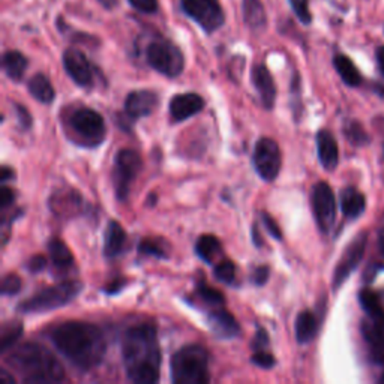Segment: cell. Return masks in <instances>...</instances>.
Returning <instances> with one entry per match:
<instances>
[{
    "mask_svg": "<svg viewBox=\"0 0 384 384\" xmlns=\"http://www.w3.org/2000/svg\"><path fill=\"white\" fill-rule=\"evenodd\" d=\"M50 339L69 363L81 371H90L102 362L107 342L102 330L85 321H66L50 332Z\"/></svg>",
    "mask_w": 384,
    "mask_h": 384,
    "instance_id": "1",
    "label": "cell"
},
{
    "mask_svg": "<svg viewBox=\"0 0 384 384\" xmlns=\"http://www.w3.org/2000/svg\"><path fill=\"white\" fill-rule=\"evenodd\" d=\"M122 359L127 376L132 383H158L161 350L157 329L152 325H137L125 332L122 336Z\"/></svg>",
    "mask_w": 384,
    "mask_h": 384,
    "instance_id": "2",
    "label": "cell"
},
{
    "mask_svg": "<svg viewBox=\"0 0 384 384\" xmlns=\"http://www.w3.org/2000/svg\"><path fill=\"white\" fill-rule=\"evenodd\" d=\"M6 363L27 384H51L65 380L64 367L53 353L35 342H24L14 348Z\"/></svg>",
    "mask_w": 384,
    "mask_h": 384,
    "instance_id": "3",
    "label": "cell"
},
{
    "mask_svg": "<svg viewBox=\"0 0 384 384\" xmlns=\"http://www.w3.org/2000/svg\"><path fill=\"white\" fill-rule=\"evenodd\" d=\"M170 369L176 384L209 383V353L199 344L185 346L173 355Z\"/></svg>",
    "mask_w": 384,
    "mask_h": 384,
    "instance_id": "4",
    "label": "cell"
},
{
    "mask_svg": "<svg viewBox=\"0 0 384 384\" xmlns=\"http://www.w3.org/2000/svg\"><path fill=\"white\" fill-rule=\"evenodd\" d=\"M83 288L85 285L80 281H65L53 287H47L20 304L17 311L22 314H43L64 308L83 292Z\"/></svg>",
    "mask_w": 384,
    "mask_h": 384,
    "instance_id": "5",
    "label": "cell"
},
{
    "mask_svg": "<svg viewBox=\"0 0 384 384\" xmlns=\"http://www.w3.org/2000/svg\"><path fill=\"white\" fill-rule=\"evenodd\" d=\"M148 64L159 74L176 78L183 72L185 59L182 51L169 41H155L146 50Z\"/></svg>",
    "mask_w": 384,
    "mask_h": 384,
    "instance_id": "6",
    "label": "cell"
},
{
    "mask_svg": "<svg viewBox=\"0 0 384 384\" xmlns=\"http://www.w3.org/2000/svg\"><path fill=\"white\" fill-rule=\"evenodd\" d=\"M141 158L136 150L122 149L118 152L116 158H114L113 180L114 190H116V195L120 201L128 199L131 185L141 171Z\"/></svg>",
    "mask_w": 384,
    "mask_h": 384,
    "instance_id": "7",
    "label": "cell"
},
{
    "mask_svg": "<svg viewBox=\"0 0 384 384\" xmlns=\"http://www.w3.org/2000/svg\"><path fill=\"white\" fill-rule=\"evenodd\" d=\"M253 164L257 174L264 182H273L283 165V155L278 143L269 137L258 140L253 153Z\"/></svg>",
    "mask_w": 384,
    "mask_h": 384,
    "instance_id": "8",
    "label": "cell"
},
{
    "mask_svg": "<svg viewBox=\"0 0 384 384\" xmlns=\"http://www.w3.org/2000/svg\"><path fill=\"white\" fill-rule=\"evenodd\" d=\"M69 125L76 136L85 143L98 144L106 138V122L101 114L92 108H78L71 114Z\"/></svg>",
    "mask_w": 384,
    "mask_h": 384,
    "instance_id": "9",
    "label": "cell"
},
{
    "mask_svg": "<svg viewBox=\"0 0 384 384\" xmlns=\"http://www.w3.org/2000/svg\"><path fill=\"white\" fill-rule=\"evenodd\" d=\"M182 8L207 34L224 24V13L218 0H182Z\"/></svg>",
    "mask_w": 384,
    "mask_h": 384,
    "instance_id": "10",
    "label": "cell"
},
{
    "mask_svg": "<svg viewBox=\"0 0 384 384\" xmlns=\"http://www.w3.org/2000/svg\"><path fill=\"white\" fill-rule=\"evenodd\" d=\"M311 204L318 228L323 233H329L335 224L336 218V200L335 194L326 182H318L314 185L311 192Z\"/></svg>",
    "mask_w": 384,
    "mask_h": 384,
    "instance_id": "11",
    "label": "cell"
},
{
    "mask_svg": "<svg viewBox=\"0 0 384 384\" xmlns=\"http://www.w3.org/2000/svg\"><path fill=\"white\" fill-rule=\"evenodd\" d=\"M365 248H367V234H360L346 249V253L341 257V260L334 273L335 290H338L342 284H344L347 281V278L353 273V271L359 266V263L363 258V254H365Z\"/></svg>",
    "mask_w": 384,
    "mask_h": 384,
    "instance_id": "12",
    "label": "cell"
},
{
    "mask_svg": "<svg viewBox=\"0 0 384 384\" xmlns=\"http://www.w3.org/2000/svg\"><path fill=\"white\" fill-rule=\"evenodd\" d=\"M64 68L68 76L76 81V85L81 87H89L93 83V69L87 57L81 53L80 50L68 48L64 57Z\"/></svg>",
    "mask_w": 384,
    "mask_h": 384,
    "instance_id": "13",
    "label": "cell"
},
{
    "mask_svg": "<svg viewBox=\"0 0 384 384\" xmlns=\"http://www.w3.org/2000/svg\"><path fill=\"white\" fill-rule=\"evenodd\" d=\"M158 95L152 90H134L125 101V113L132 120L150 116L158 107Z\"/></svg>",
    "mask_w": 384,
    "mask_h": 384,
    "instance_id": "14",
    "label": "cell"
},
{
    "mask_svg": "<svg viewBox=\"0 0 384 384\" xmlns=\"http://www.w3.org/2000/svg\"><path fill=\"white\" fill-rule=\"evenodd\" d=\"M207 326L212 334L220 339H233L241 334V326L232 313H228L222 306L213 308L207 314Z\"/></svg>",
    "mask_w": 384,
    "mask_h": 384,
    "instance_id": "15",
    "label": "cell"
},
{
    "mask_svg": "<svg viewBox=\"0 0 384 384\" xmlns=\"http://www.w3.org/2000/svg\"><path fill=\"white\" fill-rule=\"evenodd\" d=\"M204 108V101L197 93H180L170 101V116L174 122H183Z\"/></svg>",
    "mask_w": 384,
    "mask_h": 384,
    "instance_id": "16",
    "label": "cell"
},
{
    "mask_svg": "<svg viewBox=\"0 0 384 384\" xmlns=\"http://www.w3.org/2000/svg\"><path fill=\"white\" fill-rule=\"evenodd\" d=\"M253 85L260 95V99L266 110H272L276 99V86L271 72L264 65H255L253 68Z\"/></svg>",
    "mask_w": 384,
    "mask_h": 384,
    "instance_id": "17",
    "label": "cell"
},
{
    "mask_svg": "<svg viewBox=\"0 0 384 384\" xmlns=\"http://www.w3.org/2000/svg\"><path fill=\"white\" fill-rule=\"evenodd\" d=\"M362 334L371 347L372 359L377 363L384 362V318H369L362 325Z\"/></svg>",
    "mask_w": 384,
    "mask_h": 384,
    "instance_id": "18",
    "label": "cell"
},
{
    "mask_svg": "<svg viewBox=\"0 0 384 384\" xmlns=\"http://www.w3.org/2000/svg\"><path fill=\"white\" fill-rule=\"evenodd\" d=\"M317 152L321 165L329 171L335 170L339 161V150L335 137L326 129L317 134Z\"/></svg>",
    "mask_w": 384,
    "mask_h": 384,
    "instance_id": "19",
    "label": "cell"
},
{
    "mask_svg": "<svg viewBox=\"0 0 384 384\" xmlns=\"http://www.w3.org/2000/svg\"><path fill=\"white\" fill-rule=\"evenodd\" d=\"M125 243H127V233L123 227L118 221H110L104 234V254L110 258L118 257L123 251Z\"/></svg>",
    "mask_w": 384,
    "mask_h": 384,
    "instance_id": "20",
    "label": "cell"
},
{
    "mask_svg": "<svg viewBox=\"0 0 384 384\" xmlns=\"http://www.w3.org/2000/svg\"><path fill=\"white\" fill-rule=\"evenodd\" d=\"M50 207L59 216H72L81 209V197L76 191H60L50 199Z\"/></svg>",
    "mask_w": 384,
    "mask_h": 384,
    "instance_id": "21",
    "label": "cell"
},
{
    "mask_svg": "<svg viewBox=\"0 0 384 384\" xmlns=\"http://www.w3.org/2000/svg\"><path fill=\"white\" fill-rule=\"evenodd\" d=\"M195 253L207 264H215L222 257V245L213 234H203L195 242Z\"/></svg>",
    "mask_w": 384,
    "mask_h": 384,
    "instance_id": "22",
    "label": "cell"
},
{
    "mask_svg": "<svg viewBox=\"0 0 384 384\" xmlns=\"http://www.w3.org/2000/svg\"><path fill=\"white\" fill-rule=\"evenodd\" d=\"M296 339L299 344H308L313 341L318 332V320L311 311H302L296 318Z\"/></svg>",
    "mask_w": 384,
    "mask_h": 384,
    "instance_id": "23",
    "label": "cell"
},
{
    "mask_svg": "<svg viewBox=\"0 0 384 384\" xmlns=\"http://www.w3.org/2000/svg\"><path fill=\"white\" fill-rule=\"evenodd\" d=\"M27 89L36 101L41 104H51L55 101L56 92L51 81L44 74H36L27 81Z\"/></svg>",
    "mask_w": 384,
    "mask_h": 384,
    "instance_id": "24",
    "label": "cell"
},
{
    "mask_svg": "<svg viewBox=\"0 0 384 384\" xmlns=\"http://www.w3.org/2000/svg\"><path fill=\"white\" fill-rule=\"evenodd\" d=\"M367 200L363 194L355 188H347L341 194V209L347 218H359L365 212Z\"/></svg>",
    "mask_w": 384,
    "mask_h": 384,
    "instance_id": "25",
    "label": "cell"
},
{
    "mask_svg": "<svg viewBox=\"0 0 384 384\" xmlns=\"http://www.w3.org/2000/svg\"><path fill=\"white\" fill-rule=\"evenodd\" d=\"M243 18L248 27L260 30L266 26L267 17L262 0H243Z\"/></svg>",
    "mask_w": 384,
    "mask_h": 384,
    "instance_id": "26",
    "label": "cell"
},
{
    "mask_svg": "<svg viewBox=\"0 0 384 384\" xmlns=\"http://www.w3.org/2000/svg\"><path fill=\"white\" fill-rule=\"evenodd\" d=\"M2 65L9 78L20 81L27 69V59L20 51H6L2 59Z\"/></svg>",
    "mask_w": 384,
    "mask_h": 384,
    "instance_id": "27",
    "label": "cell"
},
{
    "mask_svg": "<svg viewBox=\"0 0 384 384\" xmlns=\"http://www.w3.org/2000/svg\"><path fill=\"white\" fill-rule=\"evenodd\" d=\"M334 65H335V69L338 71L339 77L342 78V81H344L347 86L356 87V86L360 85V81H362L360 72L347 56H344V55L335 56Z\"/></svg>",
    "mask_w": 384,
    "mask_h": 384,
    "instance_id": "28",
    "label": "cell"
},
{
    "mask_svg": "<svg viewBox=\"0 0 384 384\" xmlns=\"http://www.w3.org/2000/svg\"><path fill=\"white\" fill-rule=\"evenodd\" d=\"M48 253L51 263H53L57 269H68L74 263V257H72L69 248L65 245L64 241L60 239H53L48 243Z\"/></svg>",
    "mask_w": 384,
    "mask_h": 384,
    "instance_id": "29",
    "label": "cell"
},
{
    "mask_svg": "<svg viewBox=\"0 0 384 384\" xmlns=\"http://www.w3.org/2000/svg\"><path fill=\"white\" fill-rule=\"evenodd\" d=\"M23 335V325L20 321H8L0 330V353L11 350Z\"/></svg>",
    "mask_w": 384,
    "mask_h": 384,
    "instance_id": "30",
    "label": "cell"
},
{
    "mask_svg": "<svg viewBox=\"0 0 384 384\" xmlns=\"http://www.w3.org/2000/svg\"><path fill=\"white\" fill-rule=\"evenodd\" d=\"M359 302L362 308L365 309V313L369 315V318H374V320L384 318V309L380 304L378 296L376 293H372L371 290H362L359 294Z\"/></svg>",
    "mask_w": 384,
    "mask_h": 384,
    "instance_id": "31",
    "label": "cell"
},
{
    "mask_svg": "<svg viewBox=\"0 0 384 384\" xmlns=\"http://www.w3.org/2000/svg\"><path fill=\"white\" fill-rule=\"evenodd\" d=\"M197 294H199L201 302H204V305H207V306L221 308L225 304V297L220 292V290H215L206 281H200L199 284H197Z\"/></svg>",
    "mask_w": 384,
    "mask_h": 384,
    "instance_id": "32",
    "label": "cell"
},
{
    "mask_svg": "<svg viewBox=\"0 0 384 384\" xmlns=\"http://www.w3.org/2000/svg\"><path fill=\"white\" fill-rule=\"evenodd\" d=\"M138 253L159 258V260L169 258V248L161 239H143L138 245Z\"/></svg>",
    "mask_w": 384,
    "mask_h": 384,
    "instance_id": "33",
    "label": "cell"
},
{
    "mask_svg": "<svg viewBox=\"0 0 384 384\" xmlns=\"http://www.w3.org/2000/svg\"><path fill=\"white\" fill-rule=\"evenodd\" d=\"M213 273L218 281H221L222 284H233L236 278V266L230 260L220 262L216 264Z\"/></svg>",
    "mask_w": 384,
    "mask_h": 384,
    "instance_id": "34",
    "label": "cell"
},
{
    "mask_svg": "<svg viewBox=\"0 0 384 384\" xmlns=\"http://www.w3.org/2000/svg\"><path fill=\"white\" fill-rule=\"evenodd\" d=\"M22 292V279L15 273H9L2 279V294L15 296Z\"/></svg>",
    "mask_w": 384,
    "mask_h": 384,
    "instance_id": "35",
    "label": "cell"
},
{
    "mask_svg": "<svg viewBox=\"0 0 384 384\" xmlns=\"http://www.w3.org/2000/svg\"><path fill=\"white\" fill-rule=\"evenodd\" d=\"M290 3H292L293 11L300 22L304 24H309L311 20H313V15L309 13V0H290Z\"/></svg>",
    "mask_w": 384,
    "mask_h": 384,
    "instance_id": "36",
    "label": "cell"
},
{
    "mask_svg": "<svg viewBox=\"0 0 384 384\" xmlns=\"http://www.w3.org/2000/svg\"><path fill=\"white\" fill-rule=\"evenodd\" d=\"M251 362L254 363L255 367L263 368V369H272L275 367V363H276L272 353H269L266 350L255 351L253 355V357H251Z\"/></svg>",
    "mask_w": 384,
    "mask_h": 384,
    "instance_id": "37",
    "label": "cell"
},
{
    "mask_svg": "<svg viewBox=\"0 0 384 384\" xmlns=\"http://www.w3.org/2000/svg\"><path fill=\"white\" fill-rule=\"evenodd\" d=\"M346 136L348 137V140L351 143H355V144H362V143L368 141V137H367L365 131H363L360 125L356 123V122H351V123L347 125Z\"/></svg>",
    "mask_w": 384,
    "mask_h": 384,
    "instance_id": "38",
    "label": "cell"
},
{
    "mask_svg": "<svg viewBox=\"0 0 384 384\" xmlns=\"http://www.w3.org/2000/svg\"><path fill=\"white\" fill-rule=\"evenodd\" d=\"M262 221H263L264 228L269 234H271L273 239H276V241H283L281 228H279L278 222L273 220L271 215H269L267 212H262Z\"/></svg>",
    "mask_w": 384,
    "mask_h": 384,
    "instance_id": "39",
    "label": "cell"
},
{
    "mask_svg": "<svg viewBox=\"0 0 384 384\" xmlns=\"http://www.w3.org/2000/svg\"><path fill=\"white\" fill-rule=\"evenodd\" d=\"M15 114H17V120L24 131L32 128V114L29 113V110L24 106H20V104H15Z\"/></svg>",
    "mask_w": 384,
    "mask_h": 384,
    "instance_id": "40",
    "label": "cell"
},
{
    "mask_svg": "<svg viewBox=\"0 0 384 384\" xmlns=\"http://www.w3.org/2000/svg\"><path fill=\"white\" fill-rule=\"evenodd\" d=\"M131 6H134L140 13L144 14H153L158 11V2L157 0H129Z\"/></svg>",
    "mask_w": 384,
    "mask_h": 384,
    "instance_id": "41",
    "label": "cell"
},
{
    "mask_svg": "<svg viewBox=\"0 0 384 384\" xmlns=\"http://www.w3.org/2000/svg\"><path fill=\"white\" fill-rule=\"evenodd\" d=\"M269 276H271V269H269V266L263 264V266H257L254 269L251 279L257 287H262L269 281Z\"/></svg>",
    "mask_w": 384,
    "mask_h": 384,
    "instance_id": "42",
    "label": "cell"
},
{
    "mask_svg": "<svg viewBox=\"0 0 384 384\" xmlns=\"http://www.w3.org/2000/svg\"><path fill=\"white\" fill-rule=\"evenodd\" d=\"M269 344H271V341H269L267 332L262 327H258L257 332H255V336L253 339L251 347L254 348V351H263L269 347Z\"/></svg>",
    "mask_w": 384,
    "mask_h": 384,
    "instance_id": "43",
    "label": "cell"
},
{
    "mask_svg": "<svg viewBox=\"0 0 384 384\" xmlns=\"http://www.w3.org/2000/svg\"><path fill=\"white\" fill-rule=\"evenodd\" d=\"M47 267V258L44 255H34L26 263V269L30 273H39Z\"/></svg>",
    "mask_w": 384,
    "mask_h": 384,
    "instance_id": "44",
    "label": "cell"
},
{
    "mask_svg": "<svg viewBox=\"0 0 384 384\" xmlns=\"http://www.w3.org/2000/svg\"><path fill=\"white\" fill-rule=\"evenodd\" d=\"M14 201H15V192L11 188H8V186H3V188L0 190V207L5 211L8 207H11Z\"/></svg>",
    "mask_w": 384,
    "mask_h": 384,
    "instance_id": "45",
    "label": "cell"
},
{
    "mask_svg": "<svg viewBox=\"0 0 384 384\" xmlns=\"http://www.w3.org/2000/svg\"><path fill=\"white\" fill-rule=\"evenodd\" d=\"M125 284H127V281H125V279H116V281L108 284L106 288H104V292L108 293V294H116V293L120 292Z\"/></svg>",
    "mask_w": 384,
    "mask_h": 384,
    "instance_id": "46",
    "label": "cell"
},
{
    "mask_svg": "<svg viewBox=\"0 0 384 384\" xmlns=\"http://www.w3.org/2000/svg\"><path fill=\"white\" fill-rule=\"evenodd\" d=\"M0 384H15V378L13 377V374H9L5 369L0 371Z\"/></svg>",
    "mask_w": 384,
    "mask_h": 384,
    "instance_id": "47",
    "label": "cell"
},
{
    "mask_svg": "<svg viewBox=\"0 0 384 384\" xmlns=\"http://www.w3.org/2000/svg\"><path fill=\"white\" fill-rule=\"evenodd\" d=\"M251 234H253V242H254V245H255L257 248H260V246L263 245V239H262V236H260V232H258L257 224H254Z\"/></svg>",
    "mask_w": 384,
    "mask_h": 384,
    "instance_id": "48",
    "label": "cell"
},
{
    "mask_svg": "<svg viewBox=\"0 0 384 384\" xmlns=\"http://www.w3.org/2000/svg\"><path fill=\"white\" fill-rule=\"evenodd\" d=\"M13 179H14V170L5 165V167H2V176H0V180L5 183L8 180H13Z\"/></svg>",
    "mask_w": 384,
    "mask_h": 384,
    "instance_id": "49",
    "label": "cell"
},
{
    "mask_svg": "<svg viewBox=\"0 0 384 384\" xmlns=\"http://www.w3.org/2000/svg\"><path fill=\"white\" fill-rule=\"evenodd\" d=\"M377 60H378L380 69H381L383 76H384V47H380V48L377 50Z\"/></svg>",
    "mask_w": 384,
    "mask_h": 384,
    "instance_id": "50",
    "label": "cell"
},
{
    "mask_svg": "<svg viewBox=\"0 0 384 384\" xmlns=\"http://www.w3.org/2000/svg\"><path fill=\"white\" fill-rule=\"evenodd\" d=\"M98 2H99L104 8H108V9H111V8H114V6L118 5V0H98Z\"/></svg>",
    "mask_w": 384,
    "mask_h": 384,
    "instance_id": "51",
    "label": "cell"
},
{
    "mask_svg": "<svg viewBox=\"0 0 384 384\" xmlns=\"http://www.w3.org/2000/svg\"><path fill=\"white\" fill-rule=\"evenodd\" d=\"M380 245H381V251H383V254H384V234L381 236V242H380Z\"/></svg>",
    "mask_w": 384,
    "mask_h": 384,
    "instance_id": "52",
    "label": "cell"
},
{
    "mask_svg": "<svg viewBox=\"0 0 384 384\" xmlns=\"http://www.w3.org/2000/svg\"><path fill=\"white\" fill-rule=\"evenodd\" d=\"M381 381H383V383H384V376H383V378H381Z\"/></svg>",
    "mask_w": 384,
    "mask_h": 384,
    "instance_id": "53",
    "label": "cell"
}]
</instances>
